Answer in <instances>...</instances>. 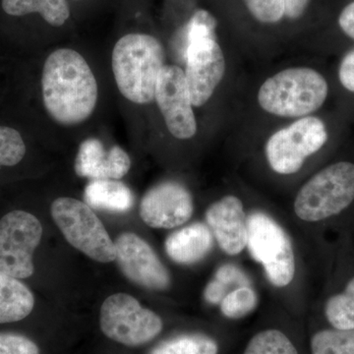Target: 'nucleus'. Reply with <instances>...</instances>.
I'll return each instance as SVG.
<instances>
[{"mask_svg":"<svg viewBox=\"0 0 354 354\" xmlns=\"http://www.w3.org/2000/svg\"><path fill=\"white\" fill-rule=\"evenodd\" d=\"M44 106L58 124L74 127L92 115L99 88L85 58L71 50L59 48L48 55L41 76Z\"/></svg>","mask_w":354,"mask_h":354,"instance_id":"f257e3e1","label":"nucleus"},{"mask_svg":"<svg viewBox=\"0 0 354 354\" xmlns=\"http://www.w3.org/2000/svg\"><path fill=\"white\" fill-rule=\"evenodd\" d=\"M165 59L162 44L151 35L133 32L118 39L114 46L111 65L116 85L123 97L137 104L153 102Z\"/></svg>","mask_w":354,"mask_h":354,"instance_id":"f03ea898","label":"nucleus"},{"mask_svg":"<svg viewBox=\"0 0 354 354\" xmlns=\"http://www.w3.org/2000/svg\"><path fill=\"white\" fill-rule=\"evenodd\" d=\"M327 81L319 72L297 67L283 70L261 86L258 101L267 113L300 118L314 113L327 99Z\"/></svg>","mask_w":354,"mask_h":354,"instance_id":"7ed1b4c3","label":"nucleus"},{"mask_svg":"<svg viewBox=\"0 0 354 354\" xmlns=\"http://www.w3.org/2000/svg\"><path fill=\"white\" fill-rule=\"evenodd\" d=\"M354 200V165L337 162L319 171L302 186L295 212L302 221L315 223L339 215Z\"/></svg>","mask_w":354,"mask_h":354,"instance_id":"20e7f679","label":"nucleus"},{"mask_svg":"<svg viewBox=\"0 0 354 354\" xmlns=\"http://www.w3.org/2000/svg\"><path fill=\"white\" fill-rule=\"evenodd\" d=\"M51 216L70 245L100 263L113 262L115 245L87 203L60 197L51 205Z\"/></svg>","mask_w":354,"mask_h":354,"instance_id":"39448f33","label":"nucleus"},{"mask_svg":"<svg viewBox=\"0 0 354 354\" xmlns=\"http://www.w3.org/2000/svg\"><path fill=\"white\" fill-rule=\"evenodd\" d=\"M246 246L272 286L286 288L293 281L295 257L290 237L271 216L255 212L247 218Z\"/></svg>","mask_w":354,"mask_h":354,"instance_id":"423d86ee","label":"nucleus"},{"mask_svg":"<svg viewBox=\"0 0 354 354\" xmlns=\"http://www.w3.org/2000/svg\"><path fill=\"white\" fill-rule=\"evenodd\" d=\"M102 334L127 346H138L153 341L162 330L160 317L144 308L136 298L115 293L104 300L100 314Z\"/></svg>","mask_w":354,"mask_h":354,"instance_id":"0eeeda50","label":"nucleus"},{"mask_svg":"<svg viewBox=\"0 0 354 354\" xmlns=\"http://www.w3.org/2000/svg\"><path fill=\"white\" fill-rule=\"evenodd\" d=\"M327 139L322 120L314 116L304 118L274 133L266 145V156L274 171L293 174L301 169L306 158L325 145Z\"/></svg>","mask_w":354,"mask_h":354,"instance_id":"6e6552de","label":"nucleus"},{"mask_svg":"<svg viewBox=\"0 0 354 354\" xmlns=\"http://www.w3.org/2000/svg\"><path fill=\"white\" fill-rule=\"evenodd\" d=\"M43 236L41 221L25 211H13L0 220V271L16 279L32 276V255Z\"/></svg>","mask_w":354,"mask_h":354,"instance_id":"1a4fd4ad","label":"nucleus"},{"mask_svg":"<svg viewBox=\"0 0 354 354\" xmlns=\"http://www.w3.org/2000/svg\"><path fill=\"white\" fill-rule=\"evenodd\" d=\"M155 100L164 116L167 129L177 139H190L196 134L197 122L193 113L185 73L176 65H165L156 85Z\"/></svg>","mask_w":354,"mask_h":354,"instance_id":"9d476101","label":"nucleus"},{"mask_svg":"<svg viewBox=\"0 0 354 354\" xmlns=\"http://www.w3.org/2000/svg\"><path fill=\"white\" fill-rule=\"evenodd\" d=\"M120 271L132 283L153 290H167L171 276L150 244L138 235L124 232L115 242Z\"/></svg>","mask_w":354,"mask_h":354,"instance_id":"9b49d317","label":"nucleus"},{"mask_svg":"<svg viewBox=\"0 0 354 354\" xmlns=\"http://www.w3.org/2000/svg\"><path fill=\"white\" fill-rule=\"evenodd\" d=\"M186 82L194 106H202L213 95L223 80L225 59L215 38L190 44L185 50Z\"/></svg>","mask_w":354,"mask_h":354,"instance_id":"f8f14e48","label":"nucleus"},{"mask_svg":"<svg viewBox=\"0 0 354 354\" xmlns=\"http://www.w3.org/2000/svg\"><path fill=\"white\" fill-rule=\"evenodd\" d=\"M194 211L192 195L181 184H158L144 195L140 216L149 227L174 228L189 221Z\"/></svg>","mask_w":354,"mask_h":354,"instance_id":"ddd939ff","label":"nucleus"},{"mask_svg":"<svg viewBox=\"0 0 354 354\" xmlns=\"http://www.w3.org/2000/svg\"><path fill=\"white\" fill-rule=\"evenodd\" d=\"M206 220L221 250L239 255L247 245V218L239 198L228 195L213 203L206 212Z\"/></svg>","mask_w":354,"mask_h":354,"instance_id":"4468645a","label":"nucleus"},{"mask_svg":"<svg viewBox=\"0 0 354 354\" xmlns=\"http://www.w3.org/2000/svg\"><path fill=\"white\" fill-rule=\"evenodd\" d=\"M131 160L120 146L106 151L100 140H85L79 148L75 162L77 176L92 180L111 179L118 180L128 174Z\"/></svg>","mask_w":354,"mask_h":354,"instance_id":"2eb2a0df","label":"nucleus"},{"mask_svg":"<svg viewBox=\"0 0 354 354\" xmlns=\"http://www.w3.org/2000/svg\"><path fill=\"white\" fill-rule=\"evenodd\" d=\"M214 246L209 227L196 223L176 230L165 241L167 256L177 264L191 265L204 259Z\"/></svg>","mask_w":354,"mask_h":354,"instance_id":"dca6fc26","label":"nucleus"},{"mask_svg":"<svg viewBox=\"0 0 354 354\" xmlns=\"http://www.w3.org/2000/svg\"><path fill=\"white\" fill-rule=\"evenodd\" d=\"M35 306L32 291L19 279L0 271V324L18 322Z\"/></svg>","mask_w":354,"mask_h":354,"instance_id":"f3484780","label":"nucleus"},{"mask_svg":"<svg viewBox=\"0 0 354 354\" xmlns=\"http://www.w3.org/2000/svg\"><path fill=\"white\" fill-rule=\"evenodd\" d=\"M85 201L95 209L125 213L132 208L134 196L124 183L111 179L92 180L85 188Z\"/></svg>","mask_w":354,"mask_h":354,"instance_id":"a211bd4d","label":"nucleus"},{"mask_svg":"<svg viewBox=\"0 0 354 354\" xmlns=\"http://www.w3.org/2000/svg\"><path fill=\"white\" fill-rule=\"evenodd\" d=\"M2 9L10 16L38 13L53 27H62L70 17L67 0H2Z\"/></svg>","mask_w":354,"mask_h":354,"instance_id":"6ab92c4d","label":"nucleus"},{"mask_svg":"<svg viewBox=\"0 0 354 354\" xmlns=\"http://www.w3.org/2000/svg\"><path fill=\"white\" fill-rule=\"evenodd\" d=\"M247 286L252 285L241 268L232 264L223 265L205 288L204 297L209 304H221L230 291Z\"/></svg>","mask_w":354,"mask_h":354,"instance_id":"aec40b11","label":"nucleus"},{"mask_svg":"<svg viewBox=\"0 0 354 354\" xmlns=\"http://www.w3.org/2000/svg\"><path fill=\"white\" fill-rule=\"evenodd\" d=\"M326 317L337 330H354V278L348 281L344 292L328 300Z\"/></svg>","mask_w":354,"mask_h":354,"instance_id":"412c9836","label":"nucleus"},{"mask_svg":"<svg viewBox=\"0 0 354 354\" xmlns=\"http://www.w3.org/2000/svg\"><path fill=\"white\" fill-rule=\"evenodd\" d=\"M312 354H354V330H324L311 339Z\"/></svg>","mask_w":354,"mask_h":354,"instance_id":"4be33fe9","label":"nucleus"},{"mask_svg":"<svg viewBox=\"0 0 354 354\" xmlns=\"http://www.w3.org/2000/svg\"><path fill=\"white\" fill-rule=\"evenodd\" d=\"M243 354H298L292 342L279 330H266L254 335Z\"/></svg>","mask_w":354,"mask_h":354,"instance_id":"5701e85b","label":"nucleus"},{"mask_svg":"<svg viewBox=\"0 0 354 354\" xmlns=\"http://www.w3.org/2000/svg\"><path fill=\"white\" fill-rule=\"evenodd\" d=\"M257 304V293L252 286H247L230 291L220 305L221 313L227 318L241 319L253 312Z\"/></svg>","mask_w":354,"mask_h":354,"instance_id":"b1692460","label":"nucleus"},{"mask_svg":"<svg viewBox=\"0 0 354 354\" xmlns=\"http://www.w3.org/2000/svg\"><path fill=\"white\" fill-rule=\"evenodd\" d=\"M26 153L24 140L17 130L0 127V167L19 164Z\"/></svg>","mask_w":354,"mask_h":354,"instance_id":"393cba45","label":"nucleus"},{"mask_svg":"<svg viewBox=\"0 0 354 354\" xmlns=\"http://www.w3.org/2000/svg\"><path fill=\"white\" fill-rule=\"evenodd\" d=\"M174 354H218L216 342L204 335H185L165 344Z\"/></svg>","mask_w":354,"mask_h":354,"instance_id":"a878e982","label":"nucleus"},{"mask_svg":"<svg viewBox=\"0 0 354 354\" xmlns=\"http://www.w3.org/2000/svg\"><path fill=\"white\" fill-rule=\"evenodd\" d=\"M249 12L255 19L266 24H274L285 16L283 0H243Z\"/></svg>","mask_w":354,"mask_h":354,"instance_id":"bb28decb","label":"nucleus"},{"mask_svg":"<svg viewBox=\"0 0 354 354\" xmlns=\"http://www.w3.org/2000/svg\"><path fill=\"white\" fill-rule=\"evenodd\" d=\"M0 354H41L29 337L14 333H0Z\"/></svg>","mask_w":354,"mask_h":354,"instance_id":"cd10ccee","label":"nucleus"},{"mask_svg":"<svg viewBox=\"0 0 354 354\" xmlns=\"http://www.w3.org/2000/svg\"><path fill=\"white\" fill-rule=\"evenodd\" d=\"M339 81L346 90L354 92V50L344 57L339 70Z\"/></svg>","mask_w":354,"mask_h":354,"instance_id":"c85d7f7f","label":"nucleus"},{"mask_svg":"<svg viewBox=\"0 0 354 354\" xmlns=\"http://www.w3.org/2000/svg\"><path fill=\"white\" fill-rule=\"evenodd\" d=\"M339 24L342 31L354 39V2L344 7L339 17Z\"/></svg>","mask_w":354,"mask_h":354,"instance_id":"c756f323","label":"nucleus"},{"mask_svg":"<svg viewBox=\"0 0 354 354\" xmlns=\"http://www.w3.org/2000/svg\"><path fill=\"white\" fill-rule=\"evenodd\" d=\"M285 16L290 19H298L304 15L309 6L310 0H283Z\"/></svg>","mask_w":354,"mask_h":354,"instance_id":"7c9ffc66","label":"nucleus"},{"mask_svg":"<svg viewBox=\"0 0 354 354\" xmlns=\"http://www.w3.org/2000/svg\"><path fill=\"white\" fill-rule=\"evenodd\" d=\"M153 354H174L172 353L171 349L167 348V346H162V348H158L153 351Z\"/></svg>","mask_w":354,"mask_h":354,"instance_id":"2f4dec72","label":"nucleus"}]
</instances>
